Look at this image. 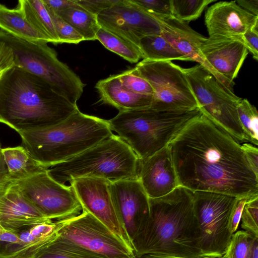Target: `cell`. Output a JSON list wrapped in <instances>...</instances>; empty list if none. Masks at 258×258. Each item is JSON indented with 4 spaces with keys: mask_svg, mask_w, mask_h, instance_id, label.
Instances as JSON below:
<instances>
[{
    "mask_svg": "<svg viewBox=\"0 0 258 258\" xmlns=\"http://www.w3.org/2000/svg\"><path fill=\"white\" fill-rule=\"evenodd\" d=\"M17 8L36 31L51 43H59L51 17L42 0H20Z\"/></svg>",
    "mask_w": 258,
    "mask_h": 258,
    "instance_id": "obj_24",
    "label": "cell"
},
{
    "mask_svg": "<svg viewBox=\"0 0 258 258\" xmlns=\"http://www.w3.org/2000/svg\"><path fill=\"white\" fill-rule=\"evenodd\" d=\"M168 147L179 186L248 200L258 197V174L241 145L203 113Z\"/></svg>",
    "mask_w": 258,
    "mask_h": 258,
    "instance_id": "obj_1",
    "label": "cell"
},
{
    "mask_svg": "<svg viewBox=\"0 0 258 258\" xmlns=\"http://www.w3.org/2000/svg\"><path fill=\"white\" fill-rule=\"evenodd\" d=\"M236 3L242 9L250 13L258 16L257 0H238Z\"/></svg>",
    "mask_w": 258,
    "mask_h": 258,
    "instance_id": "obj_43",
    "label": "cell"
},
{
    "mask_svg": "<svg viewBox=\"0 0 258 258\" xmlns=\"http://www.w3.org/2000/svg\"><path fill=\"white\" fill-rule=\"evenodd\" d=\"M78 109L44 80L21 67L0 75V122L18 133L57 124Z\"/></svg>",
    "mask_w": 258,
    "mask_h": 258,
    "instance_id": "obj_3",
    "label": "cell"
},
{
    "mask_svg": "<svg viewBox=\"0 0 258 258\" xmlns=\"http://www.w3.org/2000/svg\"><path fill=\"white\" fill-rule=\"evenodd\" d=\"M58 238L104 258H136L132 249L84 209L66 219Z\"/></svg>",
    "mask_w": 258,
    "mask_h": 258,
    "instance_id": "obj_11",
    "label": "cell"
},
{
    "mask_svg": "<svg viewBox=\"0 0 258 258\" xmlns=\"http://www.w3.org/2000/svg\"><path fill=\"white\" fill-rule=\"evenodd\" d=\"M80 6L91 13L97 16L104 10L111 7L118 0H75Z\"/></svg>",
    "mask_w": 258,
    "mask_h": 258,
    "instance_id": "obj_36",
    "label": "cell"
},
{
    "mask_svg": "<svg viewBox=\"0 0 258 258\" xmlns=\"http://www.w3.org/2000/svg\"><path fill=\"white\" fill-rule=\"evenodd\" d=\"M28 258H104L57 238Z\"/></svg>",
    "mask_w": 258,
    "mask_h": 258,
    "instance_id": "obj_28",
    "label": "cell"
},
{
    "mask_svg": "<svg viewBox=\"0 0 258 258\" xmlns=\"http://www.w3.org/2000/svg\"><path fill=\"white\" fill-rule=\"evenodd\" d=\"M215 0H170L171 16L188 23L199 18L207 6Z\"/></svg>",
    "mask_w": 258,
    "mask_h": 258,
    "instance_id": "obj_29",
    "label": "cell"
},
{
    "mask_svg": "<svg viewBox=\"0 0 258 258\" xmlns=\"http://www.w3.org/2000/svg\"><path fill=\"white\" fill-rule=\"evenodd\" d=\"M132 243L136 256L203 258L193 191L178 186L162 197L149 198V213L138 225Z\"/></svg>",
    "mask_w": 258,
    "mask_h": 258,
    "instance_id": "obj_2",
    "label": "cell"
},
{
    "mask_svg": "<svg viewBox=\"0 0 258 258\" xmlns=\"http://www.w3.org/2000/svg\"><path fill=\"white\" fill-rule=\"evenodd\" d=\"M248 200L246 198H238L234 206L230 220V229L232 235L237 230L244 207Z\"/></svg>",
    "mask_w": 258,
    "mask_h": 258,
    "instance_id": "obj_39",
    "label": "cell"
},
{
    "mask_svg": "<svg viewBox=\"0 0 258 258\" xmlns=\"http://www.w3.org/2000/svg\"><path fill=\"white\" fill-rule=\"evenodd\" d=\"M1 149H0V192L7 188L12 182L8 175Z\"/></svg>",
    "mask_w": 258,
    "mask_h": 258,
    "instance_id": "obj_42",
    "label": "cell"
},
{
    "mask_svg": "<svg viewBox=\"0 0 258 258\" xmlns=\"http://www.w3.org/2000/svg\"><path fill=\"white\" fill-rule=\"evenodd\" d=\"M1 148V142H0V149Z\"/></svg>",
    "mask_w": 258,
    "mask_h": 258,
    "instance_id": "obj_47",
    "label": "cell"
},
{
    "mask_svg": "<svg viewBox=\"0 0 258 258\" xmlns=\"http://www.w3.org/2000/svg\"><path fill=\"white\" fill-rule=\"evenodd\" d=\"M183 70L202 113L240 144L250 143L237 112L242 98L200 64Z\"/></svg>",
    "mask_w": 258,
    "mask_h": 258,
    "instance_id": "obj_8",
    "label": "cell"
},
{
    "mask_svg": "<svg viewBox=\"0 0 258 258\" xmlns=\"http://www.w3.org/2000/svg\"><path fill=\"white\" fill-rule=\"evenodd\" d=\"M249 258H258V238H256L253 243Z\"/></svg>",
    "mask_w": 258,
    "mask_h": 258,
    "instance_id": "obj_45",
    "label": "cell"
},
{
    "mask_svg": "<svg viewBox=\"0 0 258 258\" xmlns=\"http://www.w3.org/2000/svg\"><path fill=\"white\" fill-rule=\"evenodd\" d=\"M200 50L204 59L214 70L232 83H234L248 53L241 36L206 37Z\"/></svg>",
    "mask_w": 258,
    "mask_h": 258,
    "instance_id": "obj_16",
    "label": "cell"
},
{
    "mask_svg": "<svg viewBox=\"0 0 258 258\" xmlns=\"http://www.w3.org/2000/svg\"><path fill=\"white\" fill-rule=\"evenodd\" d=\"M118 76L122 86L126 89L135 93L153 96L152 86L137 73L134 68L118 74Z\"/></svg>",
    "mask_w": 258,
    "mask_h": 258,
    "instance_id": "obj_32",
    "label": "cell"
},
{
    "mask_svg": "<svg viewBox=\"0 0 258 258\" xmlns=\"http://www.w3.org/2000/svg\"><path fill=\"white\" fill-rule=\"evenodd\" d=\"M240 123L248 137L250 143L258 145V112L247 99L242 98L237 105Z\"/></svg>",
    "mask_w": 258,
    "mask_h": 258,
    "instance_id": "obj_30",
    "label": "cell"
},
{
    "mask_svg": "<svg viewBox=\"0 0 258 258\" xmlns=\"http://www.w3.org/2000/svg\"><path fill=\"white\" fill-rule=\"evenodd\" d=\"M47 169L14 182L23 196L49 219L60 220L79 215L82 207L72 185L58 183Z\"/></svg>",
    "mask_w": 258,
    "mask_h": 258,
    "instance_id": "obj_12",
    "label": "cell"
},
{
    "mask_svg": "<svg viewBox=\"0 0 258 258\" xmlns=\"http://www.w3.org/2000/svg\"><path fill=\"white\" fill-rule=\"evenodd\" d=\"M19 134L22 146L48 169L96 145L113 133L108 120L83 113L78 108L57 124Z\"/></svg>",
    "mask_w": 258,
    "mask_h": 258,
    "instance_id": "obj_4",
    "label": "cell"
},
{
    "mask_svg": "<svg viewBox=\"0 0 258 258\" xmlns=\"http://www.w3.org/2000/svg\"><path fill=\"white\" fill-rule=\"evenodd\" d=\"M153 16H171L170 0H131Z\"/></svg>",
    "mask_w": 258,
    "mask_h": 258,
    "instance_id": "obj_35",
    "label": "cell"
},
{
    "mask_svg": "<svg viewBox=\"0 0 258 258\" xmlns=\"http://www.w3.org/2000/svg\"><path fill=\"white\" fill-rule=\"evenodd\" d=\"M136 258H182V257H176L173 256L156 255V254H144L140 256H136ZM220 258H229L228 254L226 253L222 257Z\"/></svg>",
    "mask_w": 258,
    "mask_h": 258,
    "instance_id": "obj_44",
    "label": "cell"
},
{
    "mask_svg": "<svg viewBox=\"0 0 258 258\" xmlns=\"http://www.w3.org/2000/svg\"><path fill=\"white\" fill-rule=\"evenodd\" d=\"M8 174L13 182L47 170L35 160L22 146L2 148Z\"/></svg>",
    "mask_w": 258,
    "mask_h": 258,
    "instance_id": "obj_22",
    "label": "cell"
},
{
    "mask_svg": "<svg viewBox=\"0 0 258 258\" xmlns=\"http://www.w3.org/2000/svg\"><path fill=\"white\" fill-rule=\"evenodd\" d=\"M138 178L152 199L166 196L179 186L168 146L140 160Z\"/></svg>",
    "mask_w": 258,
    "mask_h": 258,
    "instance_id": "obj_19",
    "label": "cell"
},
{
    "mask_svg": "<svg viewBox=\"0 0 258 258\" xmlns=\"http://www.w3.org/2000/svg\"><path fill=\"white\" fill-rule=\"evenodd\" d=\"M57 15L71 25L85 41L96 40V33L100 28L97 16L78 4L60 11Z\"/></svg>",
    "mask_w": 258,
    "mask_h": 258,
    "instance_id": "obj_26",
    "label": "cell"
},
{
    "mask_svg": "<svg viewBox=\"0 0 258 258\" xmlns=\"http://www.w3.org/2000/svg\"><path fill=\"white\" fill-rule=\"evenodd\" d=\"M199 107L168 109L152 106L119 111L108 120L140 160L167 147L189 123L199 117Z\"/></svg>",
    "mask_w": 258,
    "mask_h": 258,
    "instance_id": "obj_5",
    "label": "cell"
},
{
    "mask_svg": "<svg viewBox=\"0 0 258 258\" xmlns=\"http://www.w3.org/2000/svg\"><path fill=\"white\" fill-rule=\"evenodd\" d=\"M109 189L132 241L138 225L149 213V198L139 178L111 181Z\"/></svg>",
    "mask_w": 258,
    "mask_h": 258,
    "instance_id": "obj_15",
    "label": "cell"
},
{
    "mask_svg": "<svg viewBox=\"0 0 258 258\" xmlns=\"http://www.w3.org/2000/svg\"><path fill=\"white\" fill-rule=\"evenodd\" d=\"M48 12L57 15L60 11L75 6V0H42Z\"/></svg>",
    "mask_w": 258,
    "mask_h": 258,
    "instance_id": "obj_40",
    "label": "cell"
},
{
    "mask_svg": "<svg viewBox=\"0 0 258 258\" xmlns=\"http://www.w3.org/2000/svg\"><path fill=\"white\" fill-rule=\"evenodd\" d=\"M0 40L12 49L15 66L44 80L57 94L77 105L85 86L80 77L57 58L47 43L30 41L0 30Z\"/></svg>",
    "mask_w": 258,
    "mask_h": 258,
    "instance_id": "obj_7",
    "label": "cell"
},
{
    "mask_svg": "<svg viewBox=\"0 0 258 258\" xmlns=\"http://www.w3.org/2000/svg\"><path fill=\"white\" fill-rule=\"evenodd\" d=\"M95 88L102 103L116 108L119 111L150 107L153 102V96L135 93L124 88L118 75L99 80Z\"/></svg>",
    "mask_w": 258,
    "mask_h": 258,
    "instance_id": "obj_21",
    "label": "cell"
},
{
    "mask_svg": "<svg viewBox=\"0 0 258 258\" xmlns=\"http://www.w3.org/2000/svg\"><path fill=\"white\" fill-rule=\"evenodd\" d=\"M48 13L51 17L59 43L77 44L85 41L84 38L61 17L50 12Z\"/></svg>",
    "mask_w": 258,
    "mask_h": 258,
    "instance_id": "obj_33",
    "label": "cell"
},
{
    "mask_svg": "<svg viewBox=\"0 0 258 258\" xmlns=\"http://www.w3.org/2000/svg\"><path fill=\"white\" fill-rule=\"evenodd\" d=\"M237 199L234 196L213 192H193L203 258H220L226 253L232 236L230 217Z\"/></svg>",
    "mask_w": 258,
    "mask_h": 258,
    "instance_id": "obj_9",
    "label": "cell"
},
{
    "mask_svg": "<svg viewBox=\"0 0 258 258\" xmlns=\"http://www.w3.org/2000/svg\"><path fill=\"white\" fill-rule=\"evenodd\" d=\"M248 51L252 55L253 58L258 59V23L248 29L241 36Z\"/></svg>",
    "mask_w": 258,
    "mask_h": 258,
    "instance_id": "obj_37",
    "label": "cell"
},
{
    "mask_svg": "<svg viewBox=\"0 0 258 258\" xmlns=\"http://www.w3.org/2000/svg\"><path fill=\"white\" fill-rule=\"evenodd\" d=\"M97 18L100 27L138 47L143 37L161 35L159 21L131 0H118Z\"/></svg>",
    "mask_w": 258,
    "mask_h": 258,
    "instance_id": "obj_13",
    "label": "cell"
},
{
    "mask_svg": "<svg viewBox=\"0 0 258 258\" xmlns=\"http://www.w3.org/2000/svg\"><path fill=\"white\" fill-rule=\"evenodd\" d=\"M7 229L4 228L1 224H0V240L3 235L4 233L6 232Z\"/></svg>",
    "mask_w": 258,
    "mask_h": 258,
    "instance_id": "obj_46",
    "label": "cell"
},
{
    "mask_svg": "<svg viewBox=\"0 0 258 258\" xmlns=\"http://www.w3.org/2000/svg\"><path fill=\"white\" fill-rule=\"evenodd\" d=\"M205 22L209 36L238 37L258 23V16L242 9L236 1H220L208 9Z\"/></svg>",
    "mask_w": 258,
    "mask_h": 258,
    "instance_id": "obj_20",
    "label": "cell"
},
{
    "mask_svg": "<svg viewBox=\"0 0 258 258\" xmlns=\"http://www.w3.org/2000/svg\"><path fill=\"white\" fill-rule=\"evenodd\" d=\"M14 66V55L12 49L0 40V75Z\"/></svg>",
    "mask_w": 258,
    "mask_h": 258,
    "instance_id": "obj_38",
    "label": "cell"
},
{
    "mask_svg": "<svg viewBox=\"0 0 258 258\" xmlns=\"http://www.w3.org/2000/svg\"><path fill=\"white\" fill-rule=\"evenodd\" d=\"M138 48L143 59L157 61H190L177 51L162 35L143 37L140 41Z\"/></svg>",
    "mask_w": 258,
    "mask_h": 258,
    "instance_id": "obj_25",
    "label": "cell"
},
{
    "mask_svg": "<svg viewBox=\"0 0 258 258\" xmlns=\"http://www.w3.org/2000/svg\"><path fill=\"white\" fill-rule=\"evenodd\" d=\"M258 236L243 230L232 236L227 251L229 258H249L253 243Z\"/></svg>",
    "mask_w": 258,
    "mask_h": 258,
    "instance_id": "obj_31",
    "label": "cell"
},
{
    "mask_svg": "<svg viewBox=\"0 0 258 258\" xmlns=\"http://www.w3.org/2000/svg\"><path fill=\"white\" fill-rule=\"evenodd\" d=\"M134 68L153 89L151 106L168 109L199 107L182 68L171 61L143 59Z\"/></svg>",
    "mask_w": 258,
    "mask_h": 258,
    "instance_id": "obj_10",
    "label": "cell"
},
{
    "mask_svg": "<svg viewBox=\"0 0 258 258\" xmlns=\"http://www.w3.org/2000/svg\"><path fill=\"white\" fill-rule=\"evenodd\" d=\"M240 222L243 230L258 236V197L246 202Z\"/></svg>",
    "mask_w": 258,
    "mask_h": 258,
    "instance_id": "obj_34",
    "label": "cell"
},
{
    "mask_svg": "<svg viewBox=\"0 0 258 258\" xmlns=\"http://www.w3.org/2000/svg\"><path fill=\"white\" fill-rule=\"evenodd\" d=\"M51 220L23 196L13 181L0 192V224L6 229L18 233Z\"/></svg>",
    "mask_w": 258,
    "mask_h": 258,
    "instance_id": "obj_18",
    "label": "cell"
},
{
    "mask_svg": "<svg viewBox=\"0 0 258 258\" xmlns=\"http://www.w3.org/2000/svg\"><path fill=\"white\" fill-rule=\"evenodd\" d=\"M140 159L131 147L113 134L69 160L47 169L58 183L81 177H98L111 181L138 178Z\"/></svg>",
    "mask_w": 258,
    "mask_h": 258,
    "instance_id": "obj_6",
    "label": "cell"
},
{
    "mask_svg": "<svg viewBox=\"0 0 258 258\" xmlns=\"http://www.w3.org/2000/svg\"><path fill=\"white\" fill-rule=\"evenodd\" d=\"M154 17L160 22L161 35L177 51L190 61L197 62L221 84L233 91L234 83L230 82L218 74L203 56L200 48L206 37L194 30L186 23L172 16Z\"/></svg>",
    "mask_w": 258,
    "mask_h": 258,
    "instance_id": "obj_17",
    "label": "cell"
},
{
    "mask_svg": "<svg viewBox=\"0 0 258 258\" xmlns=\"http://www.w3.org/2000/svg\"><path fill=\"white\" fill-rule=\"evenodd\" d=\"M1 30L19 38L38 42L51 41L36 31L27 21L21 10L11 9L0 4Z\"/></svg>",
    "mask_w": 258,
    "mask_h": 258,
    "instance_id": "obj_23",
    "label": "cell"
},
{
    "mask_svg": "<svg viewBox=\"0 0 258 258\" xmlns=\"http://www.w3.org/2000/svg\"><path fill=\"white\" fill-rule=\"evenodd\" d=\"M110 182L101 178L81 177L70 183L82 209L104 224L134 251L123 221L111 197L109 189Z\"/></svg>",
    "mask_w": 258,
    "mask_h": 258,
    "instance_id": "obj_14",
    "label": "cell"
},
{
    "mask_svg": "<svg viewBox=\"0 0 258 258\" xmlns=\"http://www.w3.org/2000/svg\"><path fill=\"white\" fill-rule=\"evenodd\" d=\"M241 148L245 153L255 172L258 174V149L251 143H243Z\"/></svg>",
    "mask_w": 258,
    "mask_h": 258,
    "instance_id": "obj_41",
    "label": "cell"
},
{
    "mask_svg": "<svg viewBox=\"0 0 258 258\" xmlns=\"http://www.w3.org/2000/svg\"><path fill=\"white\" fill-rule=\"evenodd\" d=\"M96 40L130 62H137L142 58L138 46L101 27L96 33Z\"/></svg>",
    "mask_w": 258,
    "mask_h": 258,
    "instance_id": "obj_27",
    "label": "cell"
}]
</instances>
